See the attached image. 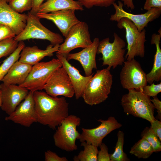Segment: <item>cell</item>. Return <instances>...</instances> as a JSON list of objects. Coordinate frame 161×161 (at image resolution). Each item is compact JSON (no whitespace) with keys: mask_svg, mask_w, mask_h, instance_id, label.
I'll return each instance as SVG.
<instances>
[{"mask_svg":"<svg viewBox=\"0 0 161 161\" xmlns=\"http://www.w3.org/2000/svg\"><path fill=\"white\" fill-rule=\"evenodd\" d=\"M37 122L54 129L69 115V103L65 97L52 96L46 92H33Z\"/></svg>","mask_w":161,"mask_h":161,"instance_id":"cell-1","label":"cell"},{"mask_svg":"<svg viewBox=\"0 0 161 161\" xmlns=\"http://www.w3.org/2000/svg\"><path fill=\"white\" fill-rule=\"evenodd\" d=\"M112 75L107 68L97 70L89 81L82 97L87 104L92 106L105 100L111 92Z\"/></svg>","mask_w":161,"mask_h":161,"instance_id":"cell-2","label":"cell"},{"mask_svg":"<svg viewBox=\"0 0 161 161\" xmlns=\"http://www.w3.org/2000/svg\"><path fill=\"white\" fill-rule=\"evenodd\" d=\"M128 90V92L122 96L121 100L124 112L150 122L154 120L155 108L150 97L141 91L134 89Z\"/></svg>","mask_w":161,"mask_h":161,"instance_id":"cell-3","label":"cell"},{"mask_svg":"<svg viewBox=\"0 0 161 161\" xmlns=\"http://www.w3.org/2000/svg\"><path fill=\"white\" fill-rule=\"evenodd\" d=\"M81 123L80 117L74 115H69L58 126L53 136L54 144L58 148L67 151L76 150L77 139H79L80 134L77 130Z\"/></svg>","mask_w":161,"mask_h":161,"instance_id":"cell-4","label":"cell"},{"mask_svg":"<svg viewBox=\"0 0 161 161\" xmlns=\"http://www.w3.org/2000/svg\"><path fill=\"white\" fill-rule=\"evenodd\" d=\"M61 66L62 64L57 58L47 62H39L32 66L25 80L19 86L32 92L44 89L52 74Z\"/></svg>","mask_w":161,"mask_h":161,"instance_id":"cell-5","label":"cell"},{"mask_svg":"<svg viewBox=\"0 0 161 161\" xmlns=\"http://www.w3.org/2000/svg\"><path fill=\"white\" fill-rule=\"evenodd\" d=\"M114 37L112 43L110 42L109 38L100 41L97 49V54L102 55V66L108 65L107 68L109 70L112 67L114 69L118 66L122 65L125 61L126 43L115 32Z\"/></svg>","mask_w":161,"mask_h":161,"instance_id":"cell-6","label":"cell"},{"mask_svg":"<svg viewBox=\"0 0 161 161\" xmlns=\"http://www.w3.org/2000/svg\"><path fill=\"white\" fill-rule=\"evenodd\" d=\"M27 24L24 30L14 39L17 41L31 39L45 40L54 46L62 43L64 39L59 34L54 32L44 27L41 23L40 18L36 15L28 12Z\"/></svg>","mask_w":161,"mask_h":161,"instance_id":"cell-7","label":"cell"},{"mask_svg":"<svg viewBox=\"0 0 161 161\" xmlns=\"http://www.w3.org/2000/svg\"><path fill=\"white\" fill-rule=\"evenodd\" d=\"M117 22V27L121 29L124 28L126 31L127 52L125 58L128 60L134 58L136 56L143 58L145 55V43L146 41L145 29L139 31L134 24L126 18H121Z\"/></svg>","mask_w":161,"mask_h":161,"instance_id":"cell-8","label":"cell"},{"mask_svg":"<svg viewBox=\"0 0 161 161\" xmlns=\"http://www.w3.org/2000/svg\"><path fill=\"white\" fill-rule=\"evenodd\" d=\"M92 43L88 25L80 21L70 30L56 53L65 56L75 48H85Z\"/></svg>","mask_w":161,"mask_h":161,"instance_id":"cell-9","label":"cell"},{"mask_svg":"<svg viewBox=\"0 0 161 161\" xmlns=\"http://www.w3.org/2000/svg\"><path fill=\"white\" fill-rule=\"evenodd\" d=\"M120 73V78L122 87L128 90L134 89L142 92L147 85L146 74L138 62L134 59L127 60Z\"/></svg>","mask_w":161,"mask_h":161,"instance_id":"cell-10","label":"cell"},{"mask_svg":"<svg viewBox=\"0 0 161 161\" xmlns=\"http://www.w3.org/2000/svg\"><path fill=\"white\" fill-rule=\"evenodd\" d=\"M44 89L47 94L54 97L62 96L71 98L75 95L71 81L62 66L57 69L52 74Z\"/></svg>","mask_w":161,"mask_h":161,"instance_id":"cell-11","label":"cell"},{"mask_svg":"<svg viewBox=\"0 0 161 161\" xmlns=\"http://www.w3.org/2000/svg\"><path fill=\"white\" fill-rule=\"evenodd\" d=\"M115 10L114 14L111 15L110 20L118 21L123 18H126L132 21L139 31H141L148 23L158 18L161 14V8L154 7L143 14H135L128 13L123 9V3L119 1L117 4L115 2L112 5Z\"/></svg>","mask_w":161,"mask_h":161,"instance_id":"cell-12","label":"cell"},{"mask_svg":"<svg viewBox=\"0 0 161 161\" xmlns=\"http://www.w3.org/2000/svg\"><path fill=\"white\" fill-rule=\"evenodd\" d=\"M100 124L96 128L87 129L82 128V132L79 139L80 142L99 147L103 139L112 131L120 128L122 125L113 117H110L106 120H97Z\"/></svg>","mask_w":161,"mask_h":161,"instance_id":"cell-13","label":"cell"},{"mask_svg":"<svg viewBox=\"0 0 161 161\" xmlns=\"http://www.w3.org/2000/svg\"><path fill=\"white\" fill-rule=\"evenodd\" d=\"M33 92L29 91L24 99L13 112L5 117V120L27 127L37 122Z\"/></svg>","mask_w":161,"mask_h":161,"instance_id":"cell-14","label":"cell"},{"mask_svg":"<svg viewBox=\"0 0 161 161\" xmlns=\"http://www.w3.org/2000/svg\"><path fill=\"white\" fill-rule=\"evenodd\" d=\"M1 92V108L8 115L27 96L29 91L25 88L14 84H0Z\"/></svg>","mask_w":161,"mask_h":161,"instance_id":"cell-15","label":"cell"},{"mask_svg":"<svg viewBox=\"0 0 161 161\" xmlns=\"http://www.w3.org/2000/svg\"><path fill=\"white\" fill-rule=\"evenodd\" d=\"M7 3L5 0H0V24L9 27L16 36L25 27L27 15L16 12Z\"/></svg>","mask_w":161,"mask_h":161,"instance_id":"cell-16","label":"cell"},{"mask_svg":"<svg viewBox=\"0 0 161 161\" xmlns=\"http://www.w3.org/2000/svg\"><path fill=\"white\" fill-rule=\"evenodd\" d=\"M75 11L65 9L48 13H38L35 15L40 19L52 21L65 38L72 27L80 21L75 16Z\"/></svg>","mask_w":161,"mask_h":161,"instance_id":"cell-17","label":"cell"},{"mask_svg":"<svg viewBox=\"0 0 161 161\" xmlns=\"http://www.w3.org/2000/svg\"><path fill=\"white\" fill-rule=\"evenodd\" d=\"M100 42L99 39L95 38L92 43L78 52L69 53L64 56L67 61L74 60L81 64L86 76L91 75L94 69H97L96 56Z\"/></svg>","mask_w":161,"mask_h":161,"instance_id":"cell-18","label":"cell"},{"mask_svg":"<svg viewBox=\"0 0 161 161\" xmlns=\"http://www.w3.org/2000/svg\"><path fill=\"white\" fill-rule=\"evenodd\" d=\"M57 58L61 61L62 66L64 69L73 87L75 98L78 99L82 97L83 91L93 73L91 75L83 76L79 71L72 66L66 57L62 55L56 54Z\"/></svg>","mask_w":161,"mask_h":161,"instance_id":"cell-19","label":"cell"},{"mask_svg":"<svg viewBox=\"0 0 161 161\" xmlns=\"http://www.w3.org/2000/svg\"><path fill=\"white\" fill-rule=\"evenodd\" d=\"M60 45L51 44L44 50L40 49L36 46L25 47L21 52L18 61L33 66L45 57L52 56L54 52L58 51Z\"/></svg>","mask_w":161,"mask_h":161,"instance_id":"cell-20","label":"cell"},{"mask_svg":"<svg viewBox=\"0 0 161 161\" xmlns=\"http://www.w3.org/2000/svg\"><path fill=\"white\" fill-rule=\"evenodd\" d=\"M32 66L17 61L12 66L1 81L6 84L20 86L25 80Z\"/></svg>","mask_w":161,"mask_h":161,"instance_id":"cell-21","label":"cell"},{"mask_svg":"<svg viewBox=\"0 0 161 161\" xmlns=\"http://www.w3.org/2000/svg\"><path fill=\"white\" fill-rule=\"evenodd\" d=\"M159 34L154 33L152 35L151 40V44H155L156 52L154 56V63L151 71L146 74L147 83L151 84L154 81L158 82L161 80V49L160 47L161 38V29L158 30Z\"/></svg>","mask_w":161,"mask_h":161,"instance_id":"cell-22","label":"cell"},{"mask_svg":"<svg viewBox=\"0 0 161 161\" xmlns=\"http://www.w3.org/2000/svg\"><path fill=\"white\" fill-rule=\"evenodd\" d=\"M82 11L83 6L74 0H46L40 6L38 13H48L65 9Z\"/></svg>","mask_w":161,"mask_h":161,"instance_id":"cell-23","label":"cell"},{"mask_svg":"<svg viewBox=\"0 0 161 161\" xmlns=\"http://www.w3.org/2000/svg\"><path fill=\"white\" fill-rule=\"evenodd\" d=\"M151 144L144 138H142L131 147L130 153L139 158L146 159L154 152Z\"/></svg>","mask_w":161,"mask_h":161,"instance_id":"cell-24","label":"cell"},{"mask_svg":"<svg viewBox=\"0 0 161 161\" xmlns=\"http://www.w3.org/2000/svg\"><path fill=\"white\" fill-rule=\"evenodd\" d=\"M25 47V44L23 41H19L16 49L3 61L0 66V82L13 64L18 60L21 52Z\"/></svg>","mask_w":161,"mask_h":161,"instance_id":"cell-25","label":"cell"},{"mask_svg":"<svg viewBox=\"0 0 161 161\" xmlns=\"http://www.w3.org/2000/svg\"><path fill=\"white\" fill-rule=\"evenodd\" d=\"M81 146L84 147V150L81 151L77 155H75L73 157L74 161H97L98 152L97 146L88 144L85 141L81 142Z\"/></svg>","mask_w":161,"mask_h":161,"instance_id":"cell-26","label":"cell"},{"mask_svg":"<svg viewBox=\"0 0 161 161\" xmlns=\"http://www.w3.org/2000/svg\"><path fill=\"white\" fill-rule=\"evenodd\" d=\"M124 133L119 131L117 134V140L114 152L110 154L111 161H127L129 159L123 151Z\"/></svg>","mask_w":161,"mask_h":161,"instance_id":"cell-27","label":"cell"},{"mask_svg":"<svg viewBox=\"0 0 161 161\" xmlns=\"http://www.w3.org/2000/svg\"><path fill=\"white\" fill-rule=\"evenodd\" d=\"M141 136L145 138L151 144L154 152L161 151V141L150 127H146L141 133Z\"/></svg>","mask_w":161,"mask_h":161,"instance_id":"cell-28","label":"cell"},{"mask_svg":"<svg viewBox=\"0 0 161 161\" xmlns=\"http://www.w3.org/2000/svg\"><path fill=\"white\" fill-rule=\"evenodd\" d=\"M18 43L14 38L0 41V59L9 56L17 48Z\"/></svg>","mask_w":161,"mask_h":161,"instance_id":"cell-29","label":"cell"},{"mask_svg":"<svg viewBox=\"0 0 161 161\" xmlns=\"http://www.w3.org/2000/svg\"><path fill=\"white\" fill-rule=\"evenodd\" d=\"M9 3L13 10L20 13L31 10L32 7V0H11Z\"/></svg>","mask_w":161,"mask_h":161,"instance_id":"cell-30","label":"cell"},{"mask_svg":"<svg viewBox=\"0 0 161 161\" xmlns=\"http://www.w3.org/2000/svg\"><path fill=\"white\" fill-rule=\"evenodd\" d=\"M88 9L93 6L107 7L115 2L117 0H77Z\"/></svg>","mask_w":161,"mask_h":161,"instance_id":"cell-31","label":"cell"},{"mask_svg":"<svg viewBox=\"0 0 161 161\" xmlns=\"http://www.w3.org/2000/svg\"><path fill=\"white\" fill-rule=\"evenodd\" d=\"M161 92V83L155 84L152 83L150 85L145 86L143 88L142 92L145 94L150 97L157 96Z\"/></svg>","mask_w":161,"mask_h":161,"instance_id":"cell-32","label":"cell"},{"mask_svg":"<svg viewBox=\"0 0 161 161\" xmlns=\"http://www.w3.org/2000/svg\"><path fill=\"white\" fill-rule=\"evenodd\" d=\"M100 150L97 155V161H111L110 154L108 152V148L104 143H102L99 146Z\"/></svg>","mask_w":161,"mask_h":161,"instance_id":"cell-33","label":"cell"},{"mask_svg":"<svg viewBox=\"0 0 161 161\" xmlns=\"http://www.w3.org/2000/svg\"><path fill=\"white\" fill-rule=\"evenodd\" d=\"M16 36L9 27L0 24V41L7 39L14 38Z\"/></svg>","mask_w":161,"mask_h":161,"instance_id":"cell-34","label":"cell"},{"mask_svg":"<svg viewBox=\"0 0 161 161\" xmlns=\"http://www.w3.org/2000/svg\"><path fill=\"white\" fill-rule=\"evenodd\" d=\"M45 160L46 161H68L65 157H60L55 153L48 150L45 152Z\"/></svg>","mask_w":161,"mask_h":161,"instance_id":"cell-35","label":"cell"},{"mask_svg":"<svg viewBox=\"0 0 161 161\" xmlns=\"http://www.w3.org/2000/svg\"><path fill=\"white\" fill-rule=\"evenodd\" d=\"M150 127L153 132L157 135L160 140L161 141V122L156 119L150 122Z\"/></svg>","mask_w":161,"mask_h":161,"instance_id":"cell-36","label":"cell"},{"mask_svg":"<svg viewBox=\"0 0 161 161\" xmlns=\"http://www.w3.org/2000/svg\"><path fill=\"white\" fill-rule=\"evenodd\" d=\"M161 8V0H146L143 6L145 10H148L152 8Z\"/></svg>","mask_w":161,"mask_h":161,"instance_id":"cell-37","label":"cell"},{"mask_svg":"<svg viewBox=\"0 0 161 161\" xmlns=\"http://www.w3.org/2000/svg\"><path fill=\"white\" fill-rule=\"evenodd\" d=\"M153 99L151 100V101L153 104L155 109L157 110L158 113V117L159 119L161 120V102L157 97H153Z\"/></svg>","mask_w":161,"mask_h":161,"instance_id":"cell-38","label":"cell"},{"mask_svg":"<svg viewBox=\"0 0 161 161\" xmlns=\"http://www.w3.org/2000/svg\"><path fill=\"white\" fill-rule=\"evenodd\" d=\"M44 0H32V7L30 12L33 15H35L38 13L40 5Z\"/></svg>","mask_w":161,"mask_h":161,"instance_id":"cell-39","label":"cell"},{"mask_svg":"<svg viewBox=\"0 0 161 161\" xmlns=\"http://www.w3.org/2000/svg\"><path fill=\"white\" fill-rule=\"evenodd\" d=\"M123 2V5L128 8L133 10L135 8L133 0H121Z\"/></svg>","mask_w":161,"mask_h":161,"instance_id":"cell-40","label":"cell"},{"mask_svg":"<svg viewBox=\"0 0 161 161\" xmlns=\"http://www.w3.org/2000/svg\"><path fill=\"white\" fill-rule=\"evenodd\" d=\"M1 92L0 89V108L1 107Z\"/></svg>","mask_w":161,"mask_h":161,"instance_id":"cell-41","label":"cell"},{"mask_svg":"<svg viewBox=\"0 0 161 161\" xmlns=\"http://www.w3.org/2000/svg\"><path fill=\"white\" fill-rule=\"evenodd\" d=\"M7 2H9L11 0H5Z\"/></svg>","mask_w":161,"mask_h":161,"instance_id":"cell-42","label":"cell"}]
</instances>
